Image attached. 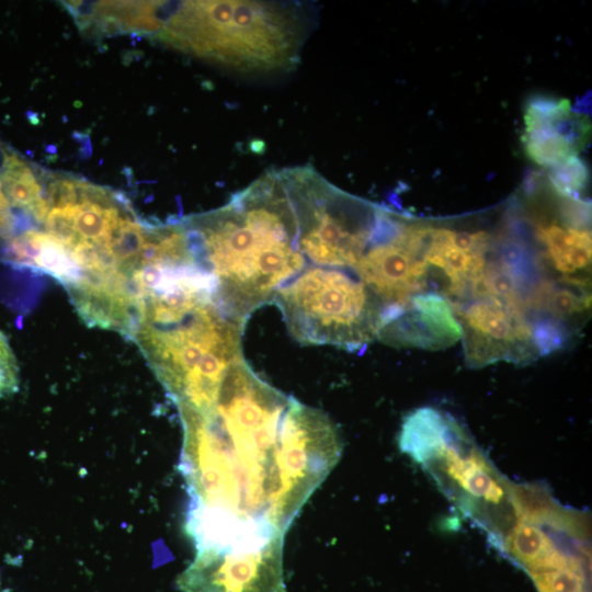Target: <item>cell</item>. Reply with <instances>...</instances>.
Masks as SVG:
<instances>
[{"label":"cell","instance_id":"8fae6325","mask_svg":"<svg viewBox=\"0 0 592 592\" xmlns=\"http://www.w3.org/2000/svg\"><path fill=\"white\" fill-rule=\"evenodd\" d=\"M533 303L556 317H566L588 309L590 295L582 291L580 281L568 280L563 286H542L534 295Z\"/></svg>","mask_w":592,"mask_h":592},{"label":"cell","instance_id":"2e32d148","mask_svg":"<svg viewBox=\"0 0 592 592\" xmlns=\"http://www.w3.org/2000/svg\"><path fill=\"white\" fill-rule=\"evenodd\" d=\"M19 388V369L14 354L0 331V397L9 396Z\"/></svg>","mask_w":592,"mask_h":592},{"label":"cell","instance_id":"7a4b0ae2","mask_svg":"<svg viewBox=\"0 0 592 592\" xmlns=\"http://www.w3.org/2000/svg\"><path fill=\"white\" fill-rule=\"evenodd\" d=\"M181 224L195 262L215 282L219 305L244 325L305 266L282 169L265 172L225 206Z\"/></svg>","mask_w":592,"mask_h":592},{"label":"cell","instance_id":"277c9868","mask_svg":"<svg viewBox=\"0 0 592 592\" xmlns=\"http://www.w3.org/2000/svg\"><path fill=\"white\" fill-rule=\"evenodd\" d=\"M155 13L159 39L244 73L294 69L314 22L296 2H157Z\"/></svg>","mask_w":592,"mask_h":592},{"label":"cell","instance_id":"5bb4252c","mask_svg":"<svg viewBox=\"0 0 592 592\" xmlns=\"http://www.w3.org/2000/svg\"><path fill=\"white\" fill-rule=\"evenodd\" d=\"M550 168L549 179L555 191L565 197L578 198L588 180L585 164L573 156Z\"/></svg>","mask_w":592,"mask_h":592},{"label":"cell","instance_id":"9c48e42d","mask_svg":"<svg viewBox=\"0 0 592 592\" xmlns=\"http://www.w3.org/2000/svg\"><path fill=\"white\" fill-rule=\"evenodd\" d=\"M402 307L401 315L378 334L389 344L444 348L463 334L449 304L440 295H415Z\"/></svg>","mask_w":592,"mask_h":592},{"label":"cell","instance_id":"30bf717a","mask_svg":"<svg viewBox=\"0 0 592 592\" xmlns=\"http://www.w3.org/2000/svg\"><path fill=\"white\" fill-rule=\"evenodd\" d=\"M448 229L434 230L432 244L424 258L426 264L442 270L454 293L480 277L485 269L482 255H473L454 248L447 240Z\"/></svg>","mask_w":592,"mask_h":592},{"label":"cell","instance_id":"7c38bea8","mask_svg":"<svg viewBox=\"0 0 592 592\" xmlns=\"http://www.w3.org/2000/svg\"><path fill=\"white\" fill-rule=\"evenodd\" d=\"M538 236L547 247L553 264L558 271L572 248L591 240V234L587 229L562 228L555 224L540 227Z\"/></svg>","mask_w":592,"mask_h":592},{"label":"cell","instance_id":"3957f363","mask_svg":"<svg viewBox=\"0 0 592 592\" xmlns=\"http://www.w3.org/2000/svg\"><path fill=\"white\" fill-rule=\"evenodd\" d=\"M243 328L207 278L177 270L146 291L130 339L178 408L198 410L213 403L229 368L243 358Z\"/></svg>","mask_w":592,"mask_h":592},{"label":"cell","instance_id":"9a60e30c","mask_svg":"<svg viewBox=\"0 0 592 592\" xmlns=\"http://www.w3.org/2000/svg\"><path fill=\"white\" fill-rule=\"evenodd\" d=\"M535 349L542 355L560 349L565 340V332L559 322L553 319H542L531 328Z\"/></svg>","mask_w":592,"mask_h":592},{"label":"cell","instance_id":"4fadbf2b","mask_svg":"<svg viewBox=\"0 0 592 592\" xmlns=\"http://www.w3.org/2000/svg\"><path fill=\"white\" fill-rule=\"evenodd\" d=\"M9 151L10 148L0 143V238L7 243L30 227L29 217L13 207L7 193L3 168Z\"/></svg>","mask_w":592,"mask_h":592},{"label":"cell","instance_id":"8992f818","mask_svg":"<svg viewBox=\"0 0 592 592\" xmlns=\"http://www.w3.org/2000/svg\"><path fill=\"white\" fill-rule=\"evenodd\" d=\"M177 583L183 592H287L283 537L197 550Z\"/></svg>","mask_w":592,"mask_h":592},{"label":"cell","instance_id":"5b68a950","mask_svg":"<svg viewBox=\"0 0 592 592\" xmlns=\"http://www.w3.org/2000/svg\"><path fill=\"white\" fill-rule=\"evenodd\" d=\"M273 303L289 333L303 344L354 351L378 334L382 305L349 269L305 264Z\"/></svg>","mask_w":592,"mask_h":592},{"label":"cell","instance_id":"ba28073f","mask_svg":"<svg viewBox=\"0 0 592 592\" xmlns=\"http://www.w3.org/2000/svg\"><path fill=\"white\" fill-rule=\"evenodd\" d=\"M405 226L394 238L371 240L368 248L354 267L358 278L385 306L408 301L419 291L428 264L407 248L402 239Z\"/></svg>","mask_w":592,"mask_h":592},{"label":"cell","instance_id":"52a82bcc","mask_svg":"<svg viewBox=\"0 0 592 592\" xmlns=\"http://www.w3.org/2000/svg\"><path fill=\"white\" fill-rule=\"evenodd\" d=\"M466 362L473 367L499 360L522 362L532 356L531 327L520 309L483 298L463 315Z\"/></svg>","mask_w":592,"mask_h":592},{"label":"cell","instance_id":"6da1fadb","mask_svg":"<svg viewBox=\"0 0 592 592\" xmlns=\"http://www.w3.org/2000/svg\"><path fill=\"white\" fill-rule=\"evenodd\" d=\"M291 400L243 357L209 407L179 408L186 530L195 545L285 535L296 516L284 423Z\"/></svg>","mask_w":592,"mask_h":592}]
</instances>
